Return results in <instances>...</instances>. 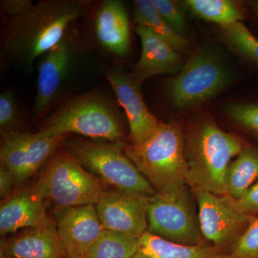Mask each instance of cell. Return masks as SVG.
I'll use <instances>...</instances> for the list:
<instances>
[{"label":"cell","mask_w":258,"mask_h":258,"mask_svg":"<svg viewBox=\"0 0 258 258\" xmlns=\"http://www.w3.org/2000/svg\"><path fill=\"white\" fill-rule=\"evenodd\" d=\"M148 232L175 243L198 245L202 232L189 186L179 185L149 198Z\"/></svg>","instance_id":"ba28073f"},{"label":"cell","mask_w":258,"mask_h":258,"mask_svg":"<svg viewBox=\"0 0 258 258\" xmlns=\"http://www.w3.org/2000/svg\"><path fill=\"white\" fill-rule=\"evenodd\" d=\"M71 42L67 35L43 55L38 67L37 93L34 112L42 115L54 101L69 72L71 62Z\"/></svg>","instance_id":"9a60e30c"},{"label":"cell","mask_w":258,"mask_h":258,"mask_svg":"<svg viewBox=\"0 0 258 258\" xmlns=\"http://www.w3.org/2000/svg\"><path fill=\"white\" fill-rule=\"evenodd\" d=\"M35 3L32 0H3L1 6L11 19L17 18L29 11Z\"/></svg>","instance_id":"f546056e"},{"label":"cell","mask_w":258,"mask_h":258,"mask_svg":"<svg viewBox=\"0 0 258 258\" xmlns=\"http://www.w3.org/2000/svg\"><path fill=\"white\" fill-rule=\"evenodd\" d=\"M21 125L18 106L13 93L5 91L0 95V132L2 137L8 134L21 132Z\"/></svg>","instance_id":"4316f807"},{"label":"cell","mask_w":258,"mask_h":258,"mask_svg":"<svg viewBox=\"0 0 258 258\" xmlns=\"http://www.w3.org/2000/svg\"><path fill=\"white\" fill-rule=\"evenodd\" d=\"M140 249L150 258H229L223 249L204 244L186 245L164 240L147 232L139 239Z\"/></svg>","instance_id":"d6986e66"},{"label":"cell","mask_w":258,"mask_h":258,"mask_svg":"<svg viewBox=\"0 0 258 258\" xmlns=\"http://www.w3.org/2000/svg\"><path fill=\"white\" fill-rule=\"evenodd\" d=\"M88 5L82 0H42L10 19L2 48L3 60L30 69L62 40L69 25L86 13Z\"/></svg>","instance_id":"6da1fadb"},{"label":"cell","mask_w":258,"mask_h":258,"mask_svg":"<svg viewBox=\"0 0 258 258\" xmlns=\"http://www.w3.org/2000/svg\"><path fill=\"white\" fill-rule=\"evenodd\" d=\"M184 5L195 16L219 26L243 22L248 16L244 5L232 0H186Z\"/></svg>","instance_id":"44dd1931"},{"label":"cell","mask_w":258,"mask_h":258,"mask_svg":"<svg viewBox=\"0 0 258 258\" xmlns=\"http://www.w3.org/2000/svg\"><path fill=\"white\" fill-rule=\"evenodd\" d=\"M230 199L237 210L250 216H254L258 214V180L238 200Z\"/></svg>","instance_id":"f1b7e54d"},{"label":"cell","mask_w":258,"mask_h":258,"mask_svg":"<svg viewBox=\"0 0 258 258\" xmlns=\"http://www.w3.org/2000/svg\"><path fill=\"white\" fill-rule=\"evenodd\" d=\"M140 38L142 53L132 75L139 82L157 75L177 74L182 67V57L167 42L142 25L136 26Z\"/></svg>","instance_id":"2e32d148"},{"label":"cell","mask_w":258,"mask_h":258,"mask_svg":"<svg viewBox=\"0 0 258 258\" xmlns=\"http://www.w3.org/2000/svg\"><path fill=\"white\" fill-rule=\"evenodd\" d=\"M194 192L202 235L220 248L233 245L247 229L252 216L237 210L228 197L205 191Z\"/></svg>","instance_id":"30bf717a"},{"label":"cell","mask_w":258,"mask_h":258,"mask_svg":"<svg viewBox=\"0 0 258 258\" xmlns=\"http://www.w3.org/2000/svg\"><path fill=\"white\" fill-rule=\"evenodd\" d=\"M156 10L174 31L184 37L186 21L184 11L178 2L173 0H152Z\"/></svg>","instance_id":"83f0119b"},{"label":"cell","mask_w":258,"mask_h":258,"mask_svg":"<svg viewBox=\"0 0 258 258\" xmlns=\"http://www.w3.org/2000/svg\"><path fill=\"white\" fill-rule=\"evenodd\" d=\"M149 198L118 189L107 190L96 205L105 230L141 237L148 230Z\"/></svg>","instance_id":"7c38bea8"},{"label":"cell","mask_w":258,"mask_h":258,"mask_svg":"<svg viewBox=\"0 0 258 258\" xmlns=\"http://www.w3.org/2000/svg\"><path fill=\"white\" fill-rule=\"evenodd\" d=\"M67 258H69V257H68Z\"/></svg>","instance_id":"836d02e7"},{"label":"cell","mask_w":258,"mask_h":258,"mask_svg":"<svg viewBox=\"0 0 258 258\" xmlns=\"http://www.w3.org/2000/svg\"><path fill=\"white\" fill-rule=\"evenodd\" d=\"M67 257L66 249L52 222L27 229L1 242V258Z\"/></svg>","instance_id":"5bb4252c"},{"label":"cell","mask_w":258,"mask_h":258,"mask_svg":"<svg viewBox=\"0 0 258 258\" xmlns=\"http://www.w3.org/2000/svg\"><path fill=\"white\" fill-rule=\"evenodd\" d=\"M55 217L56 230L69 258H84L105 230L96 205L58 208Z\"/></svg>","instance_id":"4fadbf2b"},{"label":"cell","mask_w":258,"mask_h":258,"mask_svg":"<svg viewBox=\"0 0 258 258\" xmlns=\"http://www.w3.org/2000/svg\"><path fill=\"white\" fill-rule=\"evenodd\" d=\"M245 145L240 137L222 130L210 118H199L185 136L186 184L194 191L226 196L227 168Z\"/></svg>","instance_id":"7a4b0ae2"},{"label":"cell","mask_w":258,"mask_h":258,"mask_svg":"<svg viewBox=\"0 0 258 258\" xmlns=\"http://www.w3.org/2000/svg\"><path fill=\"white\" fill-rule=\"evenodd\" d=\"M225 113L230 119L258 139V102H237L227 105Z\"/></svg>","instance_id":"d4e9b609"},{"label":"cell","mask_w":258,"mask_h":258,"mask_svg":"<svg viewBox=\"0 0 258 258\" xmlns=\"http://www.w3.org/2000/svg\"><path fill=\"white\" fill-rule=\"evenodd\" d=\"M51 221L44 200L31 189L13 194L0 205V233L5 236L23 229L47 225Z\"/></svg>","instance_id":"e0dca14e"},{"label":"cell","mask_w":258,"mask_h":258,"mask_svg":"<svg viewBox=\"0 0 258 258\" xmlns=\"http://www.w3.org/2000/svg\"><path fill=\"white\" fill-rule=\"evenodd\" d=\"M236 78L222 51L212 44H203L168 83V96L176 109H191L230 87Z\"/></svg>","instance_id":"3957f363"},{"label":"cell","mask_w":258,"mask_h":258,"mask_svg":"<svg viewBox=\"0 0 258 258\" xmlns=\"http://www.w3.org/2000/svg\"><path fill=\"white\" fill-rule=\"evenodd\" d=\"M248 5L251 11L252 12L255 18H257L258 20V0L249 2Z\"/></svg>","instance_id":"1f68e13d"},{"label":"cell","mask_w":258,"mask_h":258,"mask_svg":"<svg viewBox=\"0 0 258 258\" xmlns=\"http://www.w3.org/2000/svg\"><path fill=\"white\" fill-rule=\"evenodd\" d=\"M140 237L105 230L84 258H132L140 249Z\"/></svg>","instance_id":"cb8c5ba5"},{"label":"cell","mask_w":258,"mask_h":258,"mask_svg":"<svg viewBox=\"0 0 258 258\" xmlns=\"http://www.w3.org/2000/svg\"><path fill=\"white\" fill-rule=\"evenodd\" d=\"M134 20L137 25L149 29L180 54L187 52L189 49L187 40L174 31L164 21L153 5L152 0H136L134 2Z\"/></svg>","instance_id":"7402d4cb"},{"label":"cell","mask_w":258,"mask_h":258,"mask_svg":"<svg viewBox=\"0 0 258 258\" xmlns=\"http://www.w3.org/2000/svg\"><path fill=\"white\" fill-rule=\"evenodd\" d=\"M38 133L45 137L76 134L95 140L123 142L116 110L96 94L81 95L64 103L42 123Z\"/></svg>","instance_id":"5b68a950"},{"label":"cell","mask_w":258,"mask_h":258,"mask_svg":"<svg viewBox=\"0 0 258 258\" xmlns=\"http://www.w3.org/2000/svg\"><path fill=\"white\" fill-rule=\"evenodd\" d=\"M62 146L87 170L115 189L150 197L156 193L125 154L123 142L68 137Z\"/></svg>","instance_id":"8992f818"},{"label":"cell","mask_w":258,"mask_h":258,"mask_svg":"<svg viewBox=\"0 0 258 258\" xmlns=\"http://www.w3.org/2000/svg\"><path fill=\"white\" fill-rule=\"evenodd\" d=\"M107 185L69 152H62L51 159L30 189L42 200L66 208L96 205Z\"/></svg>","instance_id":"52a82bcc"},{"label":"cell","mask_w":258,"mask_h":258,"mask_svg":"<svg viewBox=\"0 0 258 258\" xmlns=\"http://www.w3.org/2000/svg\"><path fill=\"white\" fill-rule=\"evenodd\" d=\"M2 137L1 164L13 174L16 184L20 185L36 174L69 136L15 132Z\"/></svg>","instance_id":"9c48e42d"},{"label":"cell","mask_w":258,"mask_h":258,"mask_svg":"<svg viewBox=\"0 0 258 258\" xmlns=\"http://www.w3.org/2000/svg\"><path fill=\"white\" fill-rule=\"evenodd\" d=\"M101 70L113 88L118 103L124 109L132 144L144 143L155 133L160 122L144 103L141 90L142 83L132 74L118 68L101 66Z\"/></svg>","instance_id":"8fae6325"},{"label":"cell","mask_w":258,"mask_h":258,"mask_svg":"<svg viewBox=\"0 0 258 258\" xmlns=\"http://www.w3.org/2000/svg\"><path fill=\"white\" fill-rule=\"evenodd\" d=\"M258 180V148L246 144L230 162L225 175L226 196L240 199Z\"/></svg>","instance_id":"ffe728a7"},{"label":"cell","mask_w":258,"mask_h":258,"mask_svg":"<svg viewBox=\"0 0 258 258\" xmlns=\"http://www.w3.org/2000/svg\"><path fill=\"white\" fill-rule=\"evenodd\" d=\"M15 183L13 174L3 165H0V198L2 201L13 195Z\"/></svg>","instance_id":"4dcf8cb0"},{"label":"cell","mask_w":258,"mask_h":258,"mask_svg":"<svg viewBox=\"0 0 258 258\" xmlns=\"http://www.w3.org/2000/svg\"><path fill=\"white\" fill-rule=\"evenodd\" d=\"M132 258H150L149 256L147 255V254H144L143 252H142L141 250H139L138 252H137L133 257Z\"/></svg>","instance_id":"d6a6232c"},{"label":"cell","mask_w":258,"mask_h":258,"mask_svg":"<svg viewBox=\"0 0 258 258\" xmlns=\"http://www.w3.org/2000/svg\"><path fill=\"white\" fill-rule=\"evenodd\" d=\"M124 152L156 192L186 184L185 135L176 123H160L144 143L125 144Z\"/></svg>","instance_id":"277c9868"},{"label":"cell","mask_w":258,"mask_h":258,"mask_svg":"<svg viewBox=\"0 0 258 258\" xmlns=\"http://www.w3.org/2000/svg\"><path fill=\"white\" fill-rule=\"evenodd\" d=\"M222 44L258 73V38L242 22L219 26Z\"/></svg>","instance_id":"603a6c76"},{"label":"cell","mask_w":258,"mask_h":258,"mask_svg":"<svg viewBox=\"0 0 258 258\" xmlns=\"http://www.w3.org/2000/svg\"><path fill=\"white\" fill-rule=\"evenodd\" d=\"M229 258H258V217L252 216L247 229L228 254Z\"/></svg>","instance_id":"484cf974"},{"label":"cell","mask_w":258,"mask_h":258,"mask_svg":"<svg viewBox=\"0 0 258 258\" xmlns=\"http://www.w3.org/2000/svg\"><path fill=\"white\" fill-rule=\"evenodd\" d=\"M95 32L107 50L119 57L128 55L131 47L130 23L123 3L105 0L97 10Z\"/></svg>","instance_id":"ac0fdd59"}]
</instances>
